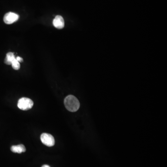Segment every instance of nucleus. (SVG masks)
Segmentation results:
<instances>
[{"mask_svg":"<svg viewBox=\"0 0 167 167\" xmlns=\"http://www.w3.org/2000/svg\"><path fill=\"white\" fill-rule=\"evenodd\" d=\"M64 105L67 109L71 112L77 111L80 107V103L77 98L72 95L66 97L64 100Z\"/></svg>","mask_w":167,"mask_h":167,"instance_id":"nucleus-1","label":"nucleus"},{"mask_svg":"<svg viewBox=\"0 0 167 167\" xmlns=\"http://www.w3.org/2000/svg\"><path fill=\"white\" fill-rule=\"evenodd\" d=\"M34 105V102L31 99L27 98H22L18 101V108L21 110H27L31 109Z\"/></svg>","mask_w":167,"mask_h":167,"instance_id":"nucleus-2","label":"nucleus"},{"mask_svg":"<svg viewBox=\"0 0 167 167\" xmlns=\"http://www.w3.org/2000/svg\"><path fill=\"white\" fill-rule=\"evenodd\" d=\"M40 140L41 142L44 145L48 147H52L55 144V140L52 135L50 134L44 133L42 134L40 136Z\"/></svg>","mask_w":167,"mask_h":167,"instance_id":"nucleus-3","label":"nucleus"},{"mask_svg":"<svg viewBox=\"0 0 167 167\" xmlns=\"http://www.w3.org/2000/svg\"><path fill=\"white\" fill-rule=\"evenodd\" d=\"M19 16L17 13L13 12H8L4 16V22L7 24H11L18 21Z\"/></svg>","mask_w":167,"mask_h":167,"instance_id":"nucleus-4","label":"nucleus"},{"mask_svg":"<svg viewBox=\"0 0 167 167\" xmlns=\"http://www.w3.org/2000/svg\"><path fill=\"white\" fill-rule=\"evenodd\" d=\"M52 23L54 27L59 30L62 29L65 26L64 19L61 15H57L53 20Z\"/></svg>","mask_w":167,"mask_h":167,"instance_id":"nucleus-5","label":"nucleus"},{"mask_svg":"<svg viewBox=\"0 0 167 167\" xmlns=\"http://www.w3.org/2000/svg\"><path fill=\"white\" fill-rule=\"evenodd\" d=\"M11 150L13 153L21 154L22 152H25L26 149L24 145L20 144V145H13V146H12L11 147Z\"/></svg>","mask_w":167,"mask_h":167,"instance_id":"nucleus-6","label":"nucleus"},{"mask_svg":"<svg viewBox=\"0 0 167 167\" xmlns=\"http://www.w3.org/2000/svg\"><path fill=\"white\" fill-rule=\"evenodd\" d=\"M15 56L13 52H9L7 54L6 57L4 60V62L7 65H11L13 61L15 59Z\"/></svg>","mask_w":167,"mask_h":167,"instance_id":"nucleus-7","label":"nucleus"},{"mask_svg":"<svg viewBox=\"0 0 167 167\" xmlns=\"http://www.w3.org/2000/svg\"><path fill=\"white\" fill-rule=\"evenodd\" d=\"M12 67L13 69L15 70H18L20 68V64L17 60H16V58L11 63Z\"/></svg>","mask_w":167,"mask_h":167,"instance_id":"nucleus-8","label":"nucleus"},{"mask_svg":"<svg viewBox=\"0 0 167 167\" xmlns=\"http://www.w3.org/2000/svg\"><path fill=\"white\" fill-rule=\"evenodd\" d=\"M16 60L19 62V63L22 62H23V59L21 57H17L16 58Z\"/></svg>","mask_w":167,"mask_h":167,"instance_id":"nucleus-9","label":"nucleus"},{"mask_svg":"<svg viewBox=\"0 0 167 167\" xmlns=\"http://www.w3.org/2000/svg\"><path fill=\"white\" fill-rule=\"evenodd\" d=\"M41 167H50L49 166V165H43Z\"/></svg>","mask_w":167,"mask_h":167,"instance_id":"nucleus-10","label":"nucleus"}]
</instances>
